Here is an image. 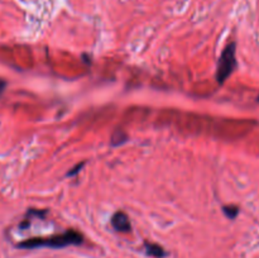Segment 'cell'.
<instances>
[{
  "label": "cell",
  "mask_w": 259,
  "mask_h": 258,
  "mask_svg": "<svg viewBox=\"0 0 259 258\" xmlns=\"http://www.w3.org/2000/svg\"><path fill=\"white\" fill-rule=\"evenodd\" d=\"M84 165H85V162H81V164L76 165V166H75L74 169H72V171H69V173H67V176H70V177H71V176L76 175L77 172H80V170L83 169Z\"/></svg>",
  "instance_id": "cell-7"
},
{
  "label": "cell",
  "mask_w": 259,
  "mask_h": 258,
  "mask_svg": "<svg viewBox=\"0 0 259 258\" xmlns=\"http://www.w3.org/2000/svg\"><path fill=\"white\" fill-rule=\"evenodd\" d=\"M84 243V235L77 230L70 229L62 234H56L47 238H29L17 244L20 250H36V248H65L69 246H80Z\"/></svg>",
  "instance_id": "cell-1"
},
{
  "label": "cell",
  "mask_w": 259,
  "mask_h": 258,
  "mask_svg": "<svg viewBox=\"0 0 259 258\" xmlns=\"http://www.w3.org/2000/svg\"><path fill=\"white\" fill-rule=\"evenodd\" d=\"M235 43H229L228 46L222 49L220 55L219 62H217L216 69V80L221 85L228 80L229 76L234 72L236 67V58H235Z\"/></svg>",
  "instance_id": "cell-2"
},
{
  "label": "cell",
  "mask_w": 259,
  "mask_h": 258,
  "mask_svg": "<svg viewBox=\"0 0 259 258\" xmlns=\"http://www.w3.org/2000/svg\"><path fill=\"white\" fill-rule=\"evenodd\" d=\"M258 101H259V96H258Z\"/></svg>",
  "instance_id": "cell-9"
},
{
  "label": "cell",
  "mask_w": 259,
  "mask_h": 258,
  "mask_svg": "<svg viewBox=\"0 0 259 258\" xmlns=\"http://www.w3.org/2000/svg\"><path fill=\"white\" fill-rule=\"evenodd\" d=\"M111 227L114 228L117 232L120 233H129L131 230L130 220H129L128 215L124 212H117L113 218H111Z\"/></svg>",
  "instance_id": "cell-3"
},
{
  "label": "cell",
  "mask_w": 259,
  "mask_h": 258,
  "mask_svg": "<svg viewBox=\"0 0 259 258\" xmlns=\"http://www.w3.org/2000/svg\"><path fill=\"white\" fill-rule=\"evenodd\" d=\"M127 141H128V134H127L123 129H120V128L115 129L114 132H113V134H111L110 142L113 147L122 146V144L126 143Z\"/></svg>",
  "instance_id": "cell-5"
},
{
  "label": "cell",
  "mask_w": 259,
  "mask_h": 258,
  "mask_svg": "<svg viewBox=\"0 0 259 258\" xmlns=\"http://www.w3.org/2000/svg\"><path fill=\"white\" fill-rule=\"evenodd\" d=\"M144 250L147 255L154 258H165L166 256H167V252L163 250V247H161L160 244L148 243V242H145Z\"/></svg>",
  "instance_id": "cell-4"
},
{
  "label": "cell",
  "mask_w": 259,
  "mask_h": 258,
  "mask_svg": "<svg viewBox=\"0 0 259 258\" xmlns=\"http://www.w3.org/2000/svg\"><path fill=\"white\" fill-rule=\"evenodd\" d=\"M5 86H6L5 81L0 79V96H1V94H3L4 90H5Z\"/></svg>",
  "instance_id": "cell-8"
},
{
  "label": "cell",
  "mask_w": 259,
  "mask_h": 258,
  "mask_svg": "<svg viewBox=\"0 0 259 258\" xmlns=\"http://www.w3.org/2000/svg\"><path fill=\"white\" fill-rule=\"evenodd\" d=\"M222 212L229 219H235L236 215L239 214V208L235 207V205H226V207L222 208Z\"/></svg>",
  "instance_id": "cell-6"
}]
</instances>
